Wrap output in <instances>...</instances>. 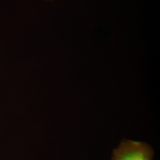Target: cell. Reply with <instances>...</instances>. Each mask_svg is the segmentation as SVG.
Wrapping results in <instances>:
<instances>
[{
    "label": "cell",
    "mask_w": 160,
    "mask_h": 160,
    "mask_svg": "<svg viewBox=\"0 0 160 160\" xmlns=\"http://www.w3.org/2000/svg\"><path fill=\"white\" fill-rule=\"evenodd\" d=\"M47 1H48V0H47Z\"/></svg>",
    "instance_id": "obj_2"
},
{
    "label": "cell",
    "mask_w": 160,
    "mask_h": 160,
    "mask_svg": "<svg viewBox=\"0 0 160 160\" xmlns=\"http://www.w3.org/2000/svg\"><path fill=\"white\" fill-rule=\"evenodd\" d=\"M154 151L145 142L123 139L114 149L112 160H152Z\"/></svg>",
    "instance_id": "obj_1"
}]
</instances>
